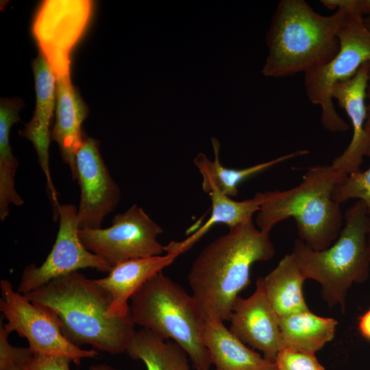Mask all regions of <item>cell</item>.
Instances as JSON below:
<instances>
[{
	"instance_id": "24",
	"label": "cell",
	"mask_w": 370,
	"mask_h": 370,
	"mask_svg": "<svg viewBox=\"0 0 370 370\" xmlns=\"http://www.w3.org/2000/svg\"><path fill=\"white\" fill-rule=\"evenodd\" d=\"M20 120L19 111L12 106L0 109V219L4 221L10 214V205L20 206L24 200L15 188V175L18 162L10 144L12 126Z\"/></svg>"
},
{
	"instance_id": "25",
	"label": "cell",
	"mask_w": 370,
	"mask_h": 370,
	"mask_svg": "<svg viewBox=\"0 0 370 370\" xmlns=\"http://www.w3.org/2000/svg\"><path fill=\"white\" fill-rule=\"evenodd\" d=\"M332 198L340 204L352 199L360 200L370 215V166L347 175L335 186Z\"/></svg>"
},
{
	"instance_id": "14",
	"label": "cell",
	"mask_w": 370,
	"mask_h": 370,
	"mask_svg": "<svg viewBox=\"0 0 370 370\" xmlns=\"http://www.w3.org/2000/svg\"><path fill=\"white\" fill-rule=\"evenodd\" d=\"M369 62L363 64L351 79L336 84L332 91L333 100L346 112L353 130L350 143L331 164L346 175L360 171L365 157H370V135L365 129Z\"/></svg>"
},
{
	"instance_id": "27",
	"label": "cell",
	"mask_w": 370,
	"mask_h": 370,
	"mask_svg": "<svg viewBox=\"0 0 370 370\" xmlns=\"http://www.w3.org/2000/svg\"><path fill=\"white\" fill-rule=\"evenodd\" d=\"M72 360L65 356L32 354L29 367L30 370H70Z\"/></svg>"
},
{
	"instance_id": "6",
	"label": "cell",
	"mask_w": 370,
	"mask_h": 370,
	"mask_svg": "<svg viewBox=\"0 0 370 370\" xmlns=\"http://www.w3.org/2000/svg\"><path fill=\"white\" fill-rule=\"evenodd\" d=\"M130 299L129 313L135 325L177 343L197 370H210L212 363L202 338L206 318L193 295L161 271Z\"/></svg>"
},
{
	"instance_id": "1",
	"label": "cell",
	"mask_w": 370,
	"mask_h": 370,
	"mask_svg": "<svg viewBox=\"0 0 370 370\" xmlns=\"http://www.w3.org/2000/svg\"><path fill=\"white\" fill-rule=\"evenodd\" d=\"M270 232L250 220L206 245L192 263L187 280L206 319H230L236 298L250 284L254 263L273 258Z\"/></svg>"
},
{
	"instance_id": "2",
	"label": "cell",
	"mask_w": 370,
	"mask_h": 370,
	"mask_svg": "<svg viewBox=\"0 0 370 370\" xmlns=\"http://www.w3.org/2000/svg\"><path fill=\"white\" fill-rule=\"evenodd\" d=\"M59 317L64 336L77 347L90 345L112 354L126 352L136 331L130 313L110 318V295L78 271L54 278L24 295Z\"/></svg>"
},
{
	"instance_id": "23",
	"label": "cell",
	"mask_w": 370,
	"mask_h": 370,
	"mask_svg": "<svg viewBox=\"0 0 370 370\" xmlns=\"http://www.w3.org/2000/svg\"><path fill=\"white\" fill-rule=\"evenodd\" d=\"M126 353L132 359L143 361L147 370H190L188 356L180 345L147 328L134 332Z\"/></svg>"
},
{
	"instance_id": "8",
	"label": "cell",
	"mask_w": 370,
	"mask_h": 370,
	"mask_svg": "<svg viewBox=\"0 0 370 370\" xmlns=\"http://www.w3.org/2000/svg\"><path fill=\"white\" fill-rule=\"evenodd\" d=\"M0 310L7 320L3 324L10 334L16 332L25 338L33 354L65 356L76 365L82 360L95 358L96 349H82L69 342L62 334L61 322L50 308L31 302L23 294L13 290L10 281L0 280Z\"/></svg>"
},
{
	"instance_id": "17",
	"label": "cell",
	"mask_w": 370,
	"mask_h": 370,
	"mask_svg": "<svg viewBox=\"0 0 370 370\" xmlns=\"http://www.w3.org/2000/svg\"><path fill=\"white\" fill-rule=\"evenodd\" d=\"M56 121L51 138L58 143L62 158L75 180V156L85 136L82 125L88 110L70 76L56 80Z\"/></svg>"
},
{
	"instance_id": "15",
	"label": "cell",
	"mask_w": 370,
	"mask_h": 370,
	"mask_svg": "<svg viewBox=\"0 0 370 370\" xmlns=\"http://www.w3.org/2000/svg\"><path fill=\"white\" fill-rule=\"evenodd\" d=\"M36 92V107L32 118L24 124L19 134L32 143L40 166L47 178V187L56 209L60 204L49 170V147L56 99V78L44 57L40 53L32 61Z\"/></svg>"
},
{
	"instance_id": "31",
	"label": "cell",
	"mask_w": 370,
	"mask_h": 370,
	"mask_svg": "<svg viewBox=\"0 0 370 370\" xmlns=\"http://www.w3.org/2000/svg\"><path fill=\"white\" fill-rule=\"evenodd\" d=\"M367 119L365 123V129L368 134L370 135V62L369 68V75H368V83L367 87Z\"/></svg>"
},
{
	"instance_id": "29",
	"label": "cell",
	"mask_w": 370,
	"mask_h": 370,
	"mask_svg": "<svg viewBox=\"0 0 370 370\" xmlns=\"http://www.w3.org/2000/svg\"><path fill=\"white\" fill-rule=\"evenodd\" d=\"M358 330L360 334L370 341V309L360 317Z\"/></svg>"
},
{
	"instance_id": "19",
	"label": "cell",
	"mask_w": 370,
	"mask_h": 370,
	"mask_svg": "<svg viewBox=\"0 0 370 370\" xmlns=\"http://www.w3.org/2000/svg\"><path fill=\"white\" fill-rule=\"evenodd\" d=\"M214 160H210L204 153H199L193 163L202 175V188L209 194L217 190L230 197H236L238 186L247 179L286 160L306 155L307 150H297L271 160L243 169H230L222 165L219 160L220 143L215 138L211 139Z\"/></svg>"
},
{
	"instance_id": "18",
	"label": "cell",
	"mask_w": 370,
	"mask_h": 370,
	"mask_svg": "<svg viewBox=\"0 0 370 370\" xmlns=\"http://www.w3.org/2000/svg\"><path fill=\"white\" fill-rule=\"evenodd\" d=\"M203 342L216 370H275V362L247 347L218 319H206Z\"/></svg>"
},
{
	"instance_id": "30",
	"label": "cell",
	"mask_w": 370,
	"mask_h": 370,
	"mask_svg": "<svg viewBox=\"0 0 370 370\" xmlns=\"http://www.w3.org/2000/svg\"><path fill=\"white\" fill-rule=\"evenodd\" d=\"M30 360L25 362H12L0 365V370H30L29 367Z\"/></svg>"
},
{
	"instance_id": "9",
	"label": "cell",
	"mask_w": 370,
	"mask_h": 370,
	"mask_svg": "<svg viewBox=\"0 0 370 370\" xmlns=\"http://www.w3.org/2000/svg\"><path fill=\"white\" fill-rule=\"evenodd\" d=\"M90 0H46L36 12L32 33L56 80L70 76L71 55L90 22Z\"/></svg>"
},
{
	"instance_id": "35",
	"label": "cell",
	"mask_w": 370,
	"mask_h": 370,
	"mask_svg": "<svg viewBox=\"0 0 370 370\" xmlns=\"http://www.w3.org/2000/svg\"><path fill=\"white\" fill-rule=\"evenodd\" d=\"M275 370H278V369H275Z\"/></svg>"
},
{
	"instance_id": "26",
	"label": "cell",
	"mask_w": 370,
	"mask_h": 370,
	"mask_svg": "<svg viewBox=\"0 0 370 370\" xmlns=\"http://www.w3.org/2000/svg\"><path fill=\"white\" fill-rule=\"evenodd\" d=\"M275 363L278 370H326L312 354L283 347L278 353Z\"/></svg>"
},
{
	"instance_id": "5",
	"label": "cell",
	"mask_w": 370,
	"mask_h": 370,
	"mask_svg": "<svg viewBox=\"0 0 370 370\" xmlns=\"http://www.w3.org/2000/svg\"><path fill=\"white\" fill-rule=\"evenodd\" d=\"M344 223L335 242L325 249L314 250L297 238L291 252L306 279L320 284L328 306H339L343 312L351 286L364 283L369 275L370 215L362 201L347 210Z\"/></svg>"
},
{
	"instance_id": "12",
	"label": "cell",
	"mask_w": 370,
	"mask_h": 370,
	"mask_svg": "<svg viewBox=\"0 0 370 370\" xmlns=\"http://www.w3.org/2000/svg\"><path fill=\"white\" fill-rule=\"evenodd\" d=\"M80 187L79 229L100 228L120 201V189L111 177L97 140L84 136L75 156V177Z\"/></svg>"
},
{
	"instance_id": "3",
	"label": "cell",
	"mask_w": 370,
	"mask_h": 370,
	"mask_svg": "<svg viewBox=\"0 0 370 370\" xmlns=\"http://www.w3.org/2000/svg\"><path fill=\"white\" fill-rule=\"evenodd\" d=\"M347 16L343 9L321 15L304 0L280 1L267 33L269 55L262 74L286 77L328 62L339 50L338 34Z\"/></svg>"
},
{
	"instance_id": "34",
	"label": "cell",
	"mask_w": 370,
	"mask_h": 370,
	"mask_svg": "<svg viewBox=\"0 0 370 370\" xmlns=\"http://www.w3.org/2000/svg\"><path fill=\"white\" fill-rule=\"evenodd\" d=\"M364 21H365V24L370 28V18H364Z\"/></svg>"
},
{
	"instance_id": "28",
	"label": "cell",
	"mask_w": 370,
	"mask_h": 370,
	"mask_svg": "<svg viewBox=\"0 0 370 370\" xmlns=\"http://www.w3.org/2000/svg\"><path fill=\"white\" fill-rule=\"evenodd\" d=\"M321 3L330 10L343 9L370 18V0H321Z\"/></svg>"
},
{
	"instance_id": "21",
	"label": "cell",
	"mask_w": 370,
	"mask_h": 370,
	"mask_svg": "<svg viewBox=\"0 0 370 370\" xmlns=\"http://www.w3.org/2000/svg\"><path fill=\"white\" fill-rule=\"evenodd\" d=\"M212 211L206 222L194 234L182 241H172L164 246L166 252L188 250L211 227L216 224H225L232 228L252 219L264 199V193H258L252 198L236 201L217 190L210 193Z\"/></svg>"
},
{
	"instance_id": "10",
	"label": "cell",
	"mask_w": 370,
	"mask_h": 370,
	"mask_svg": "<svg viewBox=\"0 0 370 370\" xmlns=\"http://www.w3.org/2000/svg\"><path fill=\"white\" fill-rule=\"evenodd\" d=\"M162 232V228L134 204L115 215L110 227L79 229V237L88 251L112 267L129 260L161 256L165 251L158 236Z\"/></svg>"
},
{
	"instance_id": "22",
	"label": "cell",
	"mask_w": 370,
	"mask_h": 370,
	"mask_svg": "<svg viewBox=\"0 0 370 370\" xmlns=\"http://www.w3.org/2000/svg\"><path fill=\"white\" fill-rule=\"evenodd\" d=\"M283 347L315 354L335 335L338 321L310 310L279 317Z\"/></svg>"
},
{
	"instance_id": "7",
	"label": "cell",
	"mask_w": 370,
	"mask_h": 370,
	"mask_svg": "<svg viewBox=\"0 0 370 370\" xmlns=\"http://www.w3.org/2000/svg\"><path fill=\"white\" fill-rule=\"evenodd\" d=\"M338 38L339 50L326 64L304 74V86L310 101L321 108V123L332 132L349 129L337 113L332 97L334 85L351 79L361 66L370 62V28L364 17L347 12Z\"/></svg>"
},
{
	"instance_id": "11",
	"label": "cell",
	"mask_w": 370,
	"mask_h": 370,
	"mask_svg": "<svg viewBox=\"0 0 370 370\" xmlns=\"http://www.w3.org/2000/svg\"><path fill=\"white\" fill-rule=\"evenodd\" d=\"M57 211L59 229L55 243L40 266L30 264L24 268L17 287V291L21 294L25 295L54 278L79 269L91 268L108 273L112 268L82 243L77 207L60 205Z\"/></svg>"
},
{
	"instance_id": "32",
	"label": "cell",
	"mask_w": 370,
	"mask_h": 370,
	"mask_svg": "<svg viewBox=\"0 0 370 370\" xmlns=\"http://www.w3.org/2000/svg\"><path fill=\"white\" fill-rule=\"evenodd\" d=\"M89 370H119L106 364L92 365L89 367Z\"/></svg>"
},
{
	"instance_id": "20",
	"label": "cell",
	"mask_w": 370,
	"mask_h": 370,
	"mask_svg": "<svg viewBox=\"0 0 370 370\" xmlns=\"http://www.w3.org/2000/svg\"><path fill=\"white\" fill-rule=\"evenodd\" d=\"M305 280L291 253L262 278L267 298L279 317L309 310L303 294Z\"/></svg>"
},
{
	"instance_id": "16",
	"label": "cell",
	"mask_w": 370,
	"mask_h": 370,
	"mask_svg": "<svg viewBox=\"0 0 370 370\" xmlns=\"http://www.w3.org/2000/svg\"><path fill=\"white\" fill-rule=\"evenodd\" d=\"M180 254L178 251H170L165 255L126 260L112 267L106 277L94 279L110 295L108 316L113 318L128 315L127 301L146 282L171 264Z\"/></svg>"
},
{
	"instance_id": "4",
	"label": "cell",
	"mask_w": 370,
	"mask_h": 370,
	"mask_svg": "<svg viewBox=\"0 0 370 370\" xmlns=\"http://www.w3.org/2000/svg\"><path fill=\"white\" fill-rule=\"evenodd\" d=\"M347 175L331 165H317L308 169L297 186L264 192L256 225L270 232L277 223L293 218L300 240L314 250L325 249L342 229L341 204L333 199L332 194Z\"/></svg>"
},
{
	"instance_id": "33",
	"label": "cell",
	"mask_w": 370,
	"mask_h": 370,
	"mask_svg": "<svg viewBox=\"0 0 370 370\" xmlns=\"http://www.w3.org/2000/svg\"><path fill=\"white\" fill-rule=\"evenodd\" d=\"M367 242H368V249H369V258H370V231L368 234Z\"/></svg>"
},
{
	"instance_id": "13",
	"label": "cell",
	"mask_w": 370,
	"mask_h": 370,
	"mask_svg": "<svg viewBox=\"0 0 370 370\" xmlns=\"http://www.w3.org/2000/svg\"><path fill=\"white\" fill-rule=\"evenodd\" d=\"M229 320V330L232 334L245 344L262 352L267 360L275 362L283 343L279 317L267 298L262 278L257 280L251 295L236 298Z\"/></svg>"
}]
</instances>
